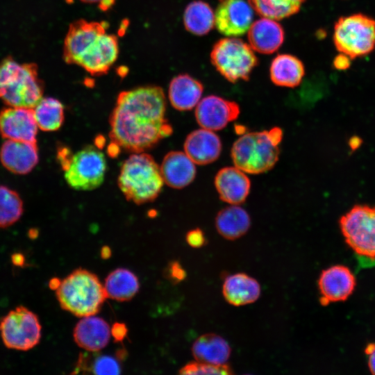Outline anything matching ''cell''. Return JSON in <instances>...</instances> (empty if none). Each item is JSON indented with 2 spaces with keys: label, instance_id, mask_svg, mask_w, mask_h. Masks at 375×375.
Wrapping results in <instances>:
<instances>
[{
  "label": "cell",
  "instance_id": "1",
  "mask_svg": "<svg viewBox=\"0 0 375 375\" xmlns=\"http://www.w3.org/2000/svg\"><path fill=\"white\" fill-rule=\"evenodd\" d=\"M163 90L147 85L121 92L110 116V138L120 148L142 153L155 147L173 131L165 118Z\"/></svg>",
  "mask_w": 375,
  "mask_h": 375
},
{
  "label": "cell",
  "instance_id": "2",
  "mask_svg": "<svg viewBox=\"0 0 375 375\" xmlns=\"http://www.w3.org/2000/svg\"><path fill=\"white\" fill-rule=\"evenodd\" d=\"M282 138L283 131L279 127L242 135L231 148L235 166L251 174L270 170L278 160Z\"/></svg>",
  "mask_w": 375,
  "mask_h": 375
},
{
  "label": "cell",
  "instance_id": "3",
  "mask_svg": "<svg viewBox=\"0 0 375 375\" xmlns=\"http://www.w3.org/2000/svg\"><path fill=\"white\" fill-rule=\"evenodd\" d=\"M44 85L35 63H19L8 56L0 62V99L12 107L34 108Z\"/></svg>",
  "mask_w": 375,
  "mask_h": 375
},
{
  "label": "cell",
  "instance_id": "4",
  "mask_svg": "<svg viewBox=\"0 0 375 375\" xmlns=\"http://www.w3.org/2000/svg\"><path fill=\"white\" fill-rule=\"evenodd\" d=\"M117 183L128 201L142 204L157 198L164 181L153 158L142 152L132 154L123 162Z\"/></svg>",
  "mask_w": 375,
  "mask_h": 375
},
{
  "label": "cell",
  "instance_id": "5",
  "mask_svg": "<svg viewBox=\"0 0 375 375\" xmlns=\"http://www.w3.org/2000/svg\"><path fill=\"white\" fill-rule=\"evenodd\" d=\"M56 294L61 308L77 317L94 315L107 298L98 277L84 269H76L61 281Z\"/></svg>",
  "mask_w": 375,
  "mask_h": 375
},
{
  "label": "cell",
  "instance_id": "6",
  "mask_svg": "<svg viewBox=\"0 0 375 375\" xmlns=\"http://www.w3.org/2000/svg\"><path fill=\"white\" fill-rule=\"evenodd\" d=\"M215 69L228 81H248L258 60L251 46L234 37L217 40L210 54Z\"/></svg>",
  "mask_w": 375,
  "mask_h": 375
},
{
  "label": "cell",
  "instance_id": "7",
  "mask_svg": "<svg viewBox=\"0 0 375 375\" xmlns=\"http://www.w3.org/2000/svg\"><path fill=\"white\" fill-rule=\"evenodd\" d=\"M333 40L336 49L351 60L365 56L375 48V19L362 13L340 17Z\"/></svg>",
  "mask_w": 375,
  "mask_h": 375
},
{
  "label": "cell",
  "instance_id": "8",
  "mask_svg": "<svg viewBox=\"0 0 375 375\" xmlns=\"http://www.w3.org/2000/svg\"><path fill=\"white\" fill-rule=\"evenodd\" d=\"M339 225L347 244L358 256L375 259V206L356 205Z\"/></svg>",
  "mask_w": 375,
  "mask_h": 375
},
{
  "label": "cell",
  "instance_id": "9",
  "mask_svg": "<svg viewBox=\"0 0 375 375\" xmlns=\"http://www.w3.org/2000/svg\"><path fill=\"white\" fill-rule=\"evenodd\" d=\"M41 324L38 315L19 306L0 320V335L4 345L11 349L28 351L41 338Z\"/></svg>",
  "mask_w": 375,
  "mask_h": 375
},
{
  "label": "cell",
  "instance_id": "10",
  "mask_svg": "<svg viewBox=\"0 0 375 375\" xmlns=\"http://www.w3.org/2000/svg\"><path fill=\"white\" fill-rule=\"evenodd\" d=\"M106 171L103 153L97 147L88 145L73 154L64 176L72 188L91 190L102 184Z\"/></svg>",
  "mask_w": 375,
  "mask_h": 375
},
{
  "label": "cell",
  "instance_id": "11",
  "mask_svg": "<svg viewBox=\"0 0 375 375\" xmlns=\"http://www.w3.org/2000/svg\"><path fill=\"white\" fill-rule=\"evenodd\" d=\"M106 22L78 19L70 24L63 45V59L69 65H76L81 56L99 37L107 32Z\"/></svg>",
  "mask_w": 375,
  "mask_h": 375
},
{
  "label": "cell",
  "instance_id": "12",
  "mask_svg": "<svg viewBox=\"0 0 375 375\" xmlns=\"http://www.w3.org/2000/svg\"><path fill=\"white\" fill-rule=\"evenodd\" d=\"M253 10L245 0H222L215 12V25L224 35H242L253 23Z\"/></svg>",
  "mask_w": 375,
  "mask_h": 375
},
{
  "label": "cell",
  "instance_id": "13",
  "mask_svg": "<svg viewBox=\"0 0 375 375\" xmlns=\"http://www.w3.org/2000/svg\"><path fill=\"white\" fill-rule=\"evenodd\" d=\"M240 113L239 105L216 95L201 99L195 108V117L201 128L219 131L236 119Z\"/></svg>",
  "mask_w": 375,
  "mask_h": 375
},
{
  "label": "cell",
  "instance_id": "14",
  "mask_svg": "<svg viewBox=\"0 0 375 375\" xmlns=\"http://www.w3.org/2000/svg\"><path fill=\"white\" fill-rule=\"evenodd\" d=\"M38 126L33 108L10 106L0 111V135L3 138L37 143Z\"/></svg>",
  "mask_w": 375,
  "mask_h": 375
},
{
  "label": "cell",
  "instance_id": "15",
  "mask_svg": "<svg viewBox=\"0 0 375 375\" xmlns=\"http://www.w3.org/2000/svg\"><path fill=\"white\" fill-rule=\"evenodd\" d=\"M119 55V43L116 35L102 34L81 56L77 65L92 76L107 74Z\"/></svg>",
  "mask_w": 375,
  "mask_h": 375
},
{
  "label": "cell",
  "instance_id": "16",
  "mask_svg": "<svg viewBox=\"0 0 375 375\" xmlns=\"http://www.w3.org/2000/svg\"><path fill=\"white\" fill-rule=\"evenodd\" d=\"M356 278L350 269L344 265H333L320 274L318 286L322 294L331 302L344 301L353 293Z\"/></svg>",
  "mask_w": 375,
  "mask_h": 375
},
{
  "label": "cell",
  "instance_id": "17",
  "mask_svg": "<svg viewBox=\"0 0 375 375\" xmlns=\"http://www.w3.org/2000/svg\"><path fill=\"white\" fill-rule=\"evenodd\" d=\"M247 173L234 167H226L218 171L215 186L221 200L231 205H240L247 199L251 182Z\"/></svg>",
  "mask_w": 375,
  "mask_h": 375
},
{
  "label": "cell",
  "instance_id": "18",
  "mask_svg": "<svg viewBox=\"0 0 375 375\" xmlns=\"http://www.w3.org/2000/svg\"><path fill=\"white\" fill-rule=\"evenodd\" d=\"M0 159L10 172L28 174L38 162L37 143L8 140L1 147Z\"/></svg>",
  "mask_w": 375,
  "mask_h": 375
},
{
  "label": "cell",
  "instance_id": "19",
  "mask_svg": "<svg viewBox=\"0 0 375 375\" xmlns=\"http://www.w3.org/2000/svg\"><path fill=\"white\" fill-rule=\"evenodd\" d=\"M222 148L219 136L213 131L201 127L191 132L184 142L185 153L200 165L215 161L221 154Z\"/></svg>",
  "mask_w": 375,
  "mask_h": 375
},
{
  "label": "cell",
  "instance_id": "20",
  "mask_svg": "<svg viewBox=\"0 0 375 375\" xmlns=\"http://www.w3.org/2000/svg\"><path fill=\"white\" fill-rule=\"evenodd\" d=\"M282 26L275 19L262 17L253 22L248 30L249 44L254 51L271 54L276 51L284 42Z\"/></svg>",
  "mask_w": 375,
  "mask_h": 375
},
{
  "label": "cell",
  "instance_id": "21",
  "mask_svg": "<svg viewBox=\"0 0 375 375\" xmlns=\"http://www.w3.org/2000/svg\"><path fill=\"white\" fill-rule=\"evenodd\" d=\"M110 335L109 324L103 319L93 315L83 317L74 330L76 343L89 351L95 352L104 348Z\"/></svg>",
  "mask_w": 375,
  "mask_h": 375
},
{
  "label": "cell",
  "instance_id": "22",
  "mask_svg": "<svg viewBox=\"0 0 375 375\" xmlns=\"http://www.w3.org/2000/svg\"><path fill=\"white\" fill-rule=\"evenodd\" d=\"M160 168L164 182L176 189L188 186L196 176L195 163L182 151L167 153Z\"/></svg>",
  "mask_w": 375,
  "mask_h": 375
},
{
  "label": "cell",
  "instance_id": "23",
  "mask_svg": "<svg viewBox=\"0 0 375 375\" xmlns=\"http://www.w3.org/2000/svg\"><path fill=\"white\" fill-rule=\"evenodd\" d=\"M203 92L201 82L188 74H181L171 80L168 97L175 109L185 111L197 106Z\"/></svg>",
  "mask_w": 375,
  "mask_h": 375
},
{
  "label": "cell",
  "instance_id": "24",
  "mask_svg": "<svg viewBox=\"0 0 375 375\" xmlns=\"http://www.w3.org/2000/svg\"><path fill=\"white\" fill-rule=\"evenodd\" d=\"M222 292L227 302L240 306L256 301L260 294V286L255 278L246 274L238 273L225 279Z\"/></svg>",
  "mask_w": 375,
  "mask_h": 375
},
{
  "label": "cell",
  "instance_id": "25",
  "mask_svg": "<svg viewBox=\"0 0 375 375\" xmlns=\"http://www.w3.org/2000/svg\"><path fill=\"white\" fill-rule=\"evenodd\" d=\"M304 75L303 63L293 55L278 54L271 62L270 79L277 86L295 88L301 83Z\"/></svg>",
  "mask_w": 375,
  "mask_h": 375
},
{
  "label": "cell",
  "instance_id": "26",
  "mask_svg": "<svg viewBox=\"0 0 375 375\" xmlns=\"http://www.w3.org/2000/svg\"><path fill=\"white\" fill-rule=\"evenodd\" d=\"M192 352L197 361L212 365H224L231 355L228 343L215 333L204 334L193 343Z\"/></svg>",
  "mask_w": 375,
  "mask_h": 375
},
{
  "label": "cell",
  "instance_id": "27",
  "mask_svg": "<svg viewBox=\"0 0 375 375\" xmlns=\"http://www.w3.org/2000/svg\"><path fill=\"white\" fill-rule=\"evenodd\" d=\"M251 218L240 205H231L221 210L215 217V227L225 239L236 240L249 231Z\"/></svg>",
  "mask_w": 375,
  "mask_h": 375
},
{
  "label": "cell",
  "instance_id": "28",
  "mask_svg": "<svg viewBox=\"0 0 375 375\" xmlns=\"http://www.w3.org/2000/svg\"><path fill=\"white\" fill-rule=\"evenodd\" d=\"M104 289L107 297L118 301L131 300L138 292V277L130 270L117 269L110 272L105 280Z\"/></svg>",
  "mask_w": 375,
  "mask_h": 375
},
{
  "label": "cell",
  "instance_id": "29",
  "mask_svg": "<svg viewBox=\"0 0 375 375\" xmlns=\"http://www.w3.org/2000/svg\"><path fill=\"white\" fill-rule=\"evenodd\" d=\"M183 21L188 32L202 36L208 33L215 26V12L206 2L196 0L185 8Z\"/></svg>",
  "mask_w": 375,
  "mask_h": 375
},
{
  "label": "cell",
  "instance_id": "30",
  "mask_svg": "<svg viewBox=\"0 0 375 375\" xmlns=\"http://www.w3.org/2000/svg\"><path fill=\"white\" fill-rule=\"evenodd\" d=\"M34 115L38 127L44 131L59 129L64 122V107L53 97L42 98L34 107Z\"/></svg>",
  "mask_w": 375,
  "mask_h": 375
},
{
  "label": "cell",
  "instance_id": "31",
  "mask_svg": "<svg viewBox=\"0 0 375 375\" xmlns=\"http://www.w3.org/2000/svg\"><path fill=\"white\" fill-rule=\"evenodd\" d=\"M306 0H249L261 17L275 20L289 17L299 12Z\"/></svg>",
  "mask_w": 375,
  "mask_h": 375
},
{
  "label": "cell",
  "instance_id": "32",
  "mask_svg": "<svg viewBox=\"0 0 375 375\" xmlns=\"http://www.w3.org/2000/svg\"><path fill=\"white\" fill-rule=\"evenodd\" d=\"M23 213V202L19 194L0 185V228H6L19 219Z\"/></svg>",
  "mask_w": 375,
  "mask_h": 375
},
{
  "label": "cell",
  "instance_id": "33",
  "mask_svg": "<svg viewBox=\"0 0 375 375\" xmlns=\"http://www.w3.org/2000/svg\"><path fill=\"white\" fill-rule=\"evenodd\" d=\"M88 355L81 354L76 369L96 374H119L121 373L119 360L108 355L97 356L91 360Z\"/></svg>",
  "mask_w": 375,
  "mask_h": 375
},
{
  "label": "cell",
  "instance_id": "34",
  "mask_svg": "<svg viewBox=\"0 0 375 375\" xmlns=\"http://www.w3.org/2000/svg\"><path fill=\"white\" fill-rule=\"evenodd\" d=\"M181 374H231V367L226 365H212L199 361L186 364L179 370Z\"/></svg>",
  "mask_w": 375,
  "mask_h": 375
},
{
  "label": "cell",
  "instance_id": "35",
  "mask_svg": "<svg viewBox=\"0 0 375 375\" xmlns=\"http://www.w3.org/2000/svg\"><path fill=\"white\" fill-rule=\"evenodd\" d=\"M186 241L190 247L199 248L205 244L206 239L203 231L199 228H195L187 233Z\"/></svg>",
  "mask_w": 375,
  "mask_h": 375
},
{
  "label": "cell",
  "instance_id": "36",
  "mask_svg": "<svg viewBox=\"0 0 375 375\" xmlns=\"http://www.w3.org/2000/svg\"><path fill=\"white\" fill-rule=\"evenodd\" d=\"M169 279L174 283L183 280L186 276L185 270L178 262H173L169 264L168 269Z\"/></svg>",
  "mask_w": 375,
  "mask_h": 375
},
{
  "label": "cell",
  "instance_id": "37",
  "mask_svg": "<svg viewBox=\"0 0 375 375\" xmlns=\"http://www.w3.org/2000/svg\"><path fill=\"white\" fill-rule=\"evenodd\" d=\"M111 335L115 342H122L126 338L128 328L126 325L122 322H115L110 328Z\"/></svg>",
  "mask_w": 375,
  "mask_h": 375
},
{
  "label": "cell",
  "instance_id": "38",
  "mask_svg": "<svg viewBox=\"0 0 375 375\" xmlns=\"http://www.w3.org/2000/svg\"><path fill=\"white\" fill-rule=\"evenodd\" d=\"M72 156L68 147H60L58 149L57 158L64 171L68 167Z\"/></svg>",
  "mask_w": 375,
  "mask_h": 375
},
{
  "label": "cell",
  "instance_id": "39",
  "mask_svg": "<svg viewBox=\"0 0 375 375\" xmlns=\"http://www.w3.org/2000/svg\"><path fill=\"white\" fill-rule=\"evenodd\" d=\"M351 59L348 56L340 53L335 57L333 65L336 69H347L351 65Z\"/></svg>",
  "mask_w": 375,
  "mask_h": 375
},
{
  "label": "cell",
  "instance_id": "40",
  "mask_svg": "<svg viewBox=\"0 0 375 375\" xmlns=\"http://www.w3.org/2000/svg\"><path fill=\"white\" fill-rule=\"evenodd\" d=\"M12 264L17 267H23L25 264V257L21 253H15L11 256Z\"/></svg>",
  "mask_w": 375,
  "mask_h": 375
},
{
  "label": "cell",
  "instance_id": "41",
  "mask_svg": "<svg viewBox=\"0 0 375 375\" xmlns=\"http://www.w3.org/2000/svg\"><path fill=\"white\" fill-rule=\"evenodd\" d=\"M120 147L111 142L108 147V153L111 157H116L119 153Z\"/></svg>",
  "mask_w": 375,
  "mask_h": 375
},
{
  "label": "cell",
  "instance_id": "42",
  "mask_svg": "<svg viewBox=\"0 0 375 375\" xmlns=\"http://www.w3.org/2000/svg\"><path fill=\"white\" fill-rule=\"evenodd\" d=\"M368 367L370 372L375 375V351L369 355L368 358Z\"/></svg>",
  "mask_w": 375,
  "mask_h": 375
},
{
  "label": "cell",
  "instance_id": "43",
  "mask_svg": "<svg viewBox=\"0 0 375 375\" xmlns=\"http://www.w3.org/2000/svg\"><path fill=\"white\" fill-rule=\"evenodd\" d=\"M101 257L103 259H108L112 255V251L110 248L108 246L102 247L101 249Z\"/></svg>",
  "mask_w": 375,
  "mask_h": 375
},
{
  "label": "cell",
  "instance_id": "44",
  "mask_svg": "<svg viewBox=\"0 0 375 375\" xmlns=\"http://www.w3.org/2000/svg\"><path fill=\"white\" fill-rule=\"evenodd\" d=\"M61 283V281L58 278H53L49 281V287L50 289L56 290Z\"/></svg>",
  "mask_w": 375,
  "mask_h": 375
},
{
  "label": "cell",
  "instance_id": "45",
  "mask_svg": "<svg viewBox=\"0 0 375 375\" xmlns=\"http://www.w3.org/2000/svg\"><path fill=\"white\" fill-rule=\"evenodd\" d=\"M374 351H375V342L369 343L365 349V354L368 356L372 353Z\"/></svg>",
  "mask_w": 375,
  "mask_h": 375
},
{
  "label": "cell",
  "instance_id": "46",
  "mask_svg": "<svg viewBox=\"0 0 375 375\" xmlns=\"http://www.w3.org/2000/svg\"><path fill=\"white\" fill-rule=\"evenodd\" d=\"M116 358L119 360H122L123 359H124L127 355V352L126 351V350L124 349H119L117 352H116Z\"/></svg>",
  "mask_w": 375,
  "mask_h": 375
},
{
  "label": "cell",
  "instance_id": "47",
  "mask_svg": "<svg viewBox=\"0 0 375 375\" xmlns=\"http://www.w3.org/2000/svg\"><path fill=\"white\" fill-rule=\"evenodd\" d=\"M105 140L103 136L97 137L95 140V145L97 148H101L103 147Z\"/></svg>",
  "mask_w": 375,
  "mask_h": 375
},
{
  "label": "cell",
  "instance_id": "48",
  "mask_svg": "<svg viewBox=\"0 0 375 375\" xmlns=\"http://www.w3.org/2000/svg\"><path fill=\"white\" fill-rule=\"evenodd\" d=\"M36 230H31L29 231V236L31 238H35L38 235Z\"/></svg>",
  "mask_w": 375,
  "mask_h": 375
},
{
  "label": "cell",
  "instance_id": "49",
  "mask_svg": "<svg viewBox=\"0 0 375 375\" xmlns=\"http://www.w3.org/2000/svg\"><path fill=\"white\" fill-rule=\"evenodd\" d=\"M81 1L86 3H94L100 2L101 0H80Z\"/></svg>",
  "mask_w": 375,
  "mask_h": 375
}]
</instances>
